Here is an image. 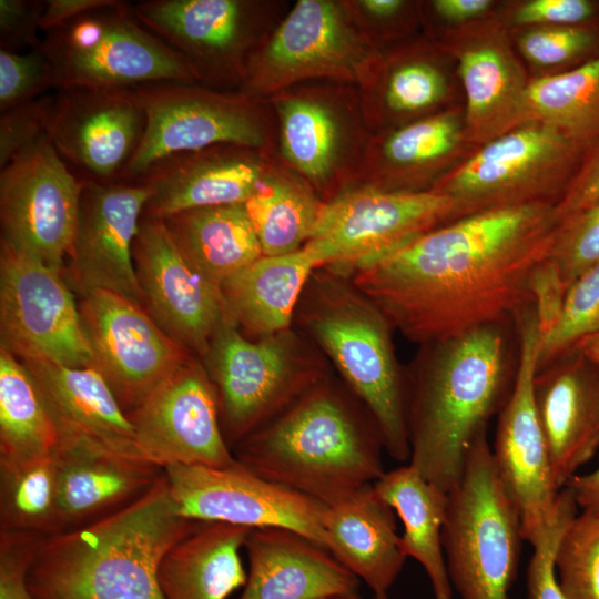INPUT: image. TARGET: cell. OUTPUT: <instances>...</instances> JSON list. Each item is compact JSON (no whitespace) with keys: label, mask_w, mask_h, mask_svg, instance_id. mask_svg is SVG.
I'll list each match as a JSON object with an SVG mask.
<instances>
[{"label":"cell","mask_w":599,"mask_h":599,"mask_svg":"<svg viewBox=\"0 0 599 599\" xmlns=\"http://www.w3.org/2000/svg\"><path fill=\"white\" fill-rule=\"evenodd\" d=\"M554 203L478 212L346 272L394 331L424 345L507 323L532 304L529 278L549 257Z\"/></svg>","instance_id":"6da1fadb"},{"label":"cell","mask_w":599,"mask_h":599,"mask_svg":"<svg viewBox=\"0 0 599 599\" xmlns=\"http://www.w3.org/2000/svg\"><path fill=\"white\" fill-rule=\"evenodd\" d=\"M505 325L420 345L405 374L408 463L445 493L459 481L470 446L511 393Z\"/></svg>","instance_id":"7a4b0ae2"},{"label":"cell","mask_w":599,"mask_h":599,"mask_svg":"<svg viewBox=\"0 0 599 599\" xmlns=\"http://www.w3.org/2000/svg\"><path fill=\"white\" fill-rule=\"evenodd\" d=\"M199 522L179 515L163 471L120 509L45 537L29 567L28 588L35 599H164L160 562Z\"/></svg>","instance_id":"3957f363"},{"label":"cell","mask_w":599,"mask_h":599,"mask_svg":"<svg viewBox=\"0 0 599 599\" xmlns=\"http://www.w3.org/2000/svg\"><path fill=\"white\" fill-rule=\"evenodd\" d=\"M250 471L335 505L384 474V444L363 404L331 375L233 449Z\"/></svg>","instance_id":"277c9868"},{"label":"cell","mask_w":599,"mask_h":599,"mask_svg":"<svg viewBox=\"0 0 599 599\" xmlns=\"http://www.w3.org/2000/svg\"><path fill=\"white\" fill-rule=\"evenodd\" d=\"M293 326L331 362L345 386L367 409L385 453L408 463L405 373L396 358L390 323L351 276L317 267L298 300Z\"/></svg>","instance_id":"5b68a950"},{"label":"cell","mask_w":599,"mask_h":599,"mask_svg":"<svg viewBox=\"0 0 599 599\" xmlns=\"http://www.w3.org/2000/svg\"><path fill=\"white\" fill-rule=\"evenodd\" d=\"M204 361L231 449L329 375L328 361L294 326L250 339L229 315Z\"/></svg>","instance_id":"8992f818"},{"label":"cell","mask_w":599,"mask_h":599,"mask_svg":"<svg viewBox=\"0 0 599 599\" xmlns=\"http://www.w3.org/2000/svg\"><path fill=\"white\" fill-rule=\"evenodd\" d=\"M447 495L441 539L453 589L460 599H509L524 539L487 432L470 446L463 475Z\"/></svg>","instance_id":"52a82bcc"},{"label":"cell","mask_w":599,"mask_h":599,"mask_svg":"<svg viewBox=\"0 0 599 599\" xmlns=\"http://www.w3.org/2000/svg\"><path fill=\"white\" fill-rule=\"evenodd\" d=\"M585 153L552 126L529 121L476 148L429 191L453 202L451 221L498 207L556 204Z\"/></svg>","instance_id":"ba28073f"},{"label":"cell","mask_w":599,"mask_h":599,"mask_svg":"<svg viewBox=\"0 0 599 599\" xmlns=\"http://www.w3.org/2000/svg\"><path fill=\"white\" fill-rule=\"evenodd\" d=\"M41 48L53 68L57 91L197 83L184 58L144 28L126 1L45 32Z\"/></svg>","instance_id":"9c48e42d"},{"label":"cell","mask_w":599,"mask_h":599,"mask_svg":"<svg viewBox=\"0 0 599 599\" xmlns=\"http://www.w3.org/2000/svg\"><path fill=\"white\" fill-rule=\"evenodd\" d=\"M282 162L306 180L324 203L356 182L372 138L358 88L307 81L267 98Z\"/></svg>","instance_id":"30bf717a"},{"label":"cell","mask_w":599,"mask_h":599,"mask_svg":"<svg viewBox=\"0 0 599 599\" xmlns=\"http://www.w3.org/2000/svg\"><path fill=\"white\" fill-rule=\"evenodd\" d=\"M134 89L145 111L146 128L118 183L136 182L169 155L215 144L277 152L276 121L267 99L199 83L161 82Z\"/></svg>","instance_id":"8fae6325"},{"label":"cell","mask_w":599,"mask_h":599,"mask_svg":"<svg viewBox=\"0 0 599 599\" xmlns=\"http://www.w3.org/2000/svg\"><path fill=\"white\" fill-rule=\"evenodd\" d=\"M292 4L278 0H142L138 21L175 50L199 84L241 90L251 57Z\"/></svg>","instance_id":"7c38bea8"},{"label":"cell","mask_w":599,"mask_h":599,"mask_svg":"<svg viewBox=\"0 0 599 599\" xmlns=\"http://www.w3.org/2000/svg\"><path fill=\"white\" fill-rule=\"evenodd\" d=\"M380 55L345 0H297L251 57L241 90L267 99L307 81L359 87Z\"/></svg>","instance_id":"4fadbf2b"},{"label":"cell","mask_w":599,"mask_h":599,"mask_svg":"<svg viewBox=\"0 0 599 599\" xmlns=\"http://www.w3.org/2000/svg\"><path fill=\"white\" fill-rule=\"evenodd\" d=\"M514 321L518 359L511 393L499 412L491 454L518 511L522 539L531 544L557 520L564 494L555 479L535 402L542 336L534 304L522 308Z\"/></svg>","instance_id":"5bb4252c"},{"label":"cell","mask_w":599,"mask_h":599,"mask_svg":"<svg viewBox=\"0 0 599 599\" xmlns=\"http://www.w3.org/2000/svg\"><path fill=\"white\" fill-rule=\"evenodd\" d=\"M454 205L434 191L354 185L324 203L305 244L321 266L351 271L400 250L453 220Z\"/></svg>","instance_id":"9a60e30c"},{"label":"cell","mask_w":599,"mask_h":599,"mask_svg":"<svg viewBox=\"0 0 599 599\" xmlns=\"http://www.w3.org/2000/svg\"><path fill=\"white\" fill-rule=\"evenodd\" d=\"M82 186L42 135L0 171L1 243L61 271L75 233Z\"/></svg>","instance_id":"2e32d148"},{"label":"cell","mask_w":599,"mask_h":599,"mask_svg":"<svg viewBox=\"0 0 599 599\" xmlns=\"http://www.w3.org/2000/svg\"><path fill=\"white\" fill-rule=\"evenodd\" d=\"M1 345L18 358L93 366L80 309L60 271L1 243Z\"/></svg>","instance_id":"e0dca14e"},{"label":"cell","mask_w":599,"mask_h":599,"mask_svg":"<svg viewBox=\"0 0 599 599\" xmlns=\"http://www.w3.org/2000/svg\"><path fill=\"white\" fill-rule=\"evenodd\" d=\"M79 309L93 366L126 414L193 358L143 306L122 295L95 290L82 296Z\"/></svg>","instance_id":"ac0fdd59"},{"label":"cell","mask_w":599,"mask_h":599,"mask_svg":"<svg viewBox=\"0 0 599 599\" xmlns=\"http://www.w3.org/2000/svg\"><path fill=\"white\" fill-rule=\"evenodd\" d=\"M180 516L195 521L294 530L325 548L322 502L270 481L238 461L227 468L172 465L163 469Z\"/></svg>","instance_id":"d6986e66"},{"label":"cell","mask_w":599,"mask_h":599,"mask_svg":"<svg viewBox=\"0 0 599 599\" xmlns=\"http://www.w3.org/2000/svg\"><path fill=\"white\" fill-rule=\"evenodd\" d=\"M128 416L140 455L161 469L237 464L223 435L215 388L204 364L194 357Z\"/></svg>","instance_id":"ffe728a7"},{"label":"cell","mask_w":599,"mask_h":599,"mask_svg":"<svg viewBox=\"0 0 599 599\" xmlns=\"http://www.w3.org/2000/svg\"><path fill=\"white\" fill-rule=\"evenodd\" d=\"M146 128L135 89L58 90L47 136L82 182L118 183Z\"/></svg>","instance_id":"44dd1931"},{"label":"cell","mask_w":599,"mask_h":599,"mask_svg":"<svg viewBox=\"0 0 599 599\" xmlns=\"http://www.w3.org/2000/svg\"><path fill=\"white\" fill-rule=\"evenodd\" d=\"M434 42L456 63L470 146H481L529 122L530 79L514 52L504 22L486 17L451 27Z\"/></svg>","instance_id":"7402d4cb"},{"label":"cell","mask_w":599,"mask_h":599,"mask_svg":"<svg viewBox=\"0 0 599 599\" xmlns=\"http://www.w3.org/2000/svg\"><path fill=\"white\" fill-rule=\"evenodd\" d=\"M132 255L146 312L170 337L204 358L227 316L221 290L192 267L162 219L142 215Z\"/></svg>","instance_id":"603a6c76"},{"label":"cell","mask_w":599,"mask_h":599,"mask_svg":"<svg viewBox=\"0 0 599 599\" xmlns=\"http://www.w3.org/2000/svg\"><path fill=\"white\" fill-rule=\"evenodd\" d=\"M150 196L143 184L83 182L68 254L82 296L103 290L144 307L132 247Z\"/></svg>","instance_id":"cb8c5ba5"},{"label":"cell","mask_w":599,"mask_h":599,"mask_svg":"<svg viewBox=\"0 0 599 599\" xmlns=\"http://www.w3.org/2000/svg\"><path fill=\"white\" fill-rule=\"evenodd\" d=\"M276 154L222 143L161 159L134 182L151 191L143 214L164 219L192 209L244 204Z\"/></svg>","instance_id":"d4e9b609"},{"label":"cell","mask_w":599,"mask_h":599,"mask_svg":"<svg viewBox=\"0 0 599 599\" xmlns=\"http://www.w3.org/2000/svg\"><path fill=\"white\" fill-rule=\"evenodd\" d=\"M457 106L372 134L354 185L424 192L458 165L466 148ZM353 185V186H354Z\"/></svg>","instance_id":"484cf974"},{"label":"cell","mask_w":599,"mask_h":599,"mask_svg":"<svg viewBox=\"0 0 599 599\" xmlns=\"http://www.w3.org/2000/svg\"><path fill=\"white\" fill-rule=\"evenodd\" d=\"M593 366L581 352H570L535 376L536 408L560 489L599 449V370Z\"/></svg>","instance_id":"4316f807"},{"label":"cell","mask_w":599,"mask_h":599,"mask_svg":"<svg viewBox=\"0 0 599 599\" xmlns=\"http://www.w3.org/2000/svg\"><path fill=\"white\" fill-rule=\"evenodd\" d=\"M55 423L59 441L142 458L128 414L94 367H70L44 358H26Z\"/></svg>","instance_id":"83f0119b"},{"label":"cell","mask_w":599,"mask_h":599,"mask_svg":"<svg viewBox=\"0 0 599 599\" xmlns=\"http://www.w3.org/2000/svg\"><path fill=\"white\" fill-rule=\"evenodd\" d=\"M246 582L238 599H328L358 591L359 579L326 548L294 530L251 529Z\"/></svg>","instance_id":"f1b7e54d"},{"label":"cell","mask_w":599,"mask_h":599,"mask_svg":"<svg viewBox=\"0 0 599 599\" xmlns=\"http://www.w3.org/2000/svg\"><path fill=\"white\" fill-rule=\"evenodd\" d=\"M445 58L434 41L424 39L382 51L367 79L357 87L373 134L445 109L451 97Z\"/></svg>","instance_id":"f546056e"},{"label":"cell","mask_w":599,"mask_h":599,"mask_svg":"<svg viewBox=\"0 0 599 599\" xmlns=\"http://www.w3.org/2000/svg\"><path fill=\"white\" fill-rule=\"evenodd\" d=\"M54 456L61 532L91 524L128 505L163 473L144 459L75 443H58Z\"/></svg>","instance_id":"4dcf8cb0"},{"label":"cell","mask_w":599,"mask_h":599,"mask_svg":"<svg viewBox=\"0 0 599 599\" xmlns=\"http://www.w3.org/2000/svg\"><path fill=\"white\" fill-rule=\"evenodd\" d=\"M323 530L325 548L369 588L373 599H389L407 557L396 514L374 485L326 507Z\"/></svg>","instance_id":"1f68e13d"},{"label":"cell","mask_w":599,"mask_h":599,"mask_svg":"<svg viewBox=\"0 0 599 599\" xmlns=\"http://www.w3.org/2000/svg\"><path fill=\"white\" fill-rule=\"evenodd\" d=\"M317 267L321 263L306 245L290 254L263 255L222 285L227 315L250 339L292 327L301 294Z\"/></svg>","instance_id":"d6a6232c"},{"label":"cell","mask_w":599,"mask_h":599,"mask_svg":"<svg viewBox=\"0 0 599 599\" xmlns=\"http://www.w3.org/2000/svg\"><path fill=\"white\" fill-rule=\"evenodd\" d=\"M250 528L200 521L173 545L159 566L164 599H226L243 588L247 572L240 551Z\"/></svg>","instance_id":"836d02e7"},{"label":"cell","mask_w":599,"mask_h":599,"mask_svg":"<svg viewBox=\"0 0 599 599\" xmlns=\"http://www.w3.org/2000/svg\"><path fill=\"white\" fill-rule=\"evenodd\" d=\"M162 220L192 267L220 290L264 255L244 204L192 209Z\"/></svg>","instance_id":"e575fe53"},{"label":"cell","mask_w":599,"mask_h":599,"mask_svg":"<svg viewBox=\"0 0 599 599\" xmlns=\"http://www.w3.org/2000/svg\"><path fill=\"white\" fill-rule=\"evenodd\" d=\"M376 493L394 509L403 524L400 545L405 556L418 561L435 599H453L443 548V526L448 495L406 463L374 484Z\"/></svg>","instance_id":"d590c367"},{"label":"cell","mask_w":599,"mask_h":599,"mask_svg":"<svg viewBox=\"0 0 599 599\" xmlns=\"http://www.w3.org/2000/svg\"><path fill=\"white\" fill-rule=\"evenodd\" d=\"M324 202L276 154L244 203L264 255L301 250L312 236Z\"/></svg>","instance_id":"8d00e7d4"},{"label":"cell","mask_w":599,"mask_h":599,"mask_svg":"<svg viewBox=\"0 0 599 599\" xmlns=\"http://www.w3.org/2000/svg\"><path fill=\"white\" fill-rule=\"evenodd\" d=\"M59 434L32 374L0 346V458L30 461L54 453Z\"/></svg>","instance_id":"74e56055"},{"label":"cell","mask_w":599,"mask_h":599,"mask_svg":"<svg viewBox=\"0 0 599 599\" xmlns=\"http://www.w3.org/2000/svg\"><path fill=\"white\" fill-rule=\"evenodd\" d=\"M527 108L529 121L552 126L587 152L599 140V54L530 79Z\"/></svg>","instance_id":"f35d334b"},{"label":"cell","mask_w":599,"mask_h":599,"mask_svg":"<svg viewBox=\"0 0 599 599\" xmlns=\"http://www.w3.org/2000/svg\"><path fill=\"white\" fill-rule=\"evenodd\" d=\"M0 531L61 532L54 453L30 461L0 458Z\"/></svg>","instance_id":"ab89813d"},{"label":"cell","mask_w":599,"mask_h":599,"mask_svg":"<svg viewBox=\"0 0 599 599\" xmlns=\"http://www.w3.org/2000/svg\"><path fill=\"white\" fill-rule=\"evenodd\" d=\"M555 564L566 599H599V514L582 510L571 519Z\"/></svg>","instance_id":"60d3db41"},{"label":"cell","mask_w":599,"mask_h":599,"mask_svg":"<svg viewBox=\"0 0 599 599\" xmlns=\"http://www.w3.org/2000/svg\"><path fill=\"white\" fill-rule=\"evenodd\" d=\"M599 334V260L569 286L556 327L541 338L538 369Z\"/></svg>","instance_id":"b9f144b4"},{"label":"cell","mask_w":599,"mask_h":599,"mask_svg":"<svg viewBox=\"0 0 599 599\" xmlns=\"http://www.w3.org/2000/svg\"><path fill=\"white\" fill-rule=\"evenodd\" d=\"M597 33L586 26L528 27L516 38L520 54L542 69L570 64L590 57L598 47Z\"/></svg>","instance_id":"7bdbcfd3"},{"label":"cell","mask_w":599,"mask_h":599,"mask_svg":"<svg viewBox=\"0 0 599 599\" xmlns=\"http://www.w3.org/2000/svg\"><path fill=\"white\" fill-rule=\"evenodd\" d=\"M55 89L53 68L41 45L27 52L0 49V112Z\"/></svg>","instance_id":"ee69618b"},{"label":"cell","mask_w":599,"mask_h":599,"mask_svg":"<svg viewBox=\"0 0 599 599\" xmlns=\"http://www.w3.org/2000/svg\"><path fill=\"white\" fill-rule=\"evenodd\" d=\"M549 258L568 286L599 260V201L559 223Z\"/></svg>","instance_id":"f6af8a7d"},{"label":"cell","mask_w":599,"mask_h":599,"mask_svg":"<svg viewBox=\"0 0 599 599\" xmlns=\"http://www.w3.org/2000/svg\"><path fill=\"white\" fill-rule=\"evenodd\" d=\"M564 500L557 520L530 545L534 547L527 569L528 599H566L556 572V551L560 538L577 515V504L568 487L562 488Z\"/></svg>","instance_id":"bcb514c9"},{"label":"cell","mask_w":599,"mask_h":599,"mask_svg":"<svg viewBox=\"0 0 599 599\" xmlns=\"http://www.w3.org/2000/svg\"><path fill=\"white\" fill-rule=\"evenodd\" d=\"M361 31L379 49L407 35L419 17L416 4L405 0H345Z\"/></svg>","instance_id":"7dc6e473"},{"label":"cell","mask_w":599,"mask_h":599,"mask_svg":"<svg viewBox=\"0 0 599 599\" xmlns=\"http://www.w3.org/2000/svg\"><path fill=\"white\" fill-rule=\"evenodd\" d=\"M54 94H44L0 112V170L47 134Z\"/></svg>","instance_id":"c3c4849f"},{"label":"cell","mask_w":599,"mask_h":599,"mask_svg":"<svg viewBox=\"0 0 599 599\" xmlns=\"http://www.w3.org/2000/svg\"><path fill=\"white\" fill-rule=\"evenodd\" d=\"M44 538L34 532L0 531V599H35L27 575Z\"/></svg>","instance_id":"681fc988"},{"label":"cell","mask_w":599,"mask_h":599,"mask_svg":"<svg viewBox=\"0 0 599 599\" xmlns=\"http://www.w3.org/2000/svg\"><path fill=\"white\" fill-rule=\"evenodd\" d=\"M44 6L42 0H0V49L22 52L40 47Z\"/></svg>","instance_id":"f907efd6"},{"label":"cell","mask_w":599,"mask_h":599,"mask_svg":"<svg viewBox=\"0 0 599 599\" xmlns=\"http://www.w3.org/2000/svg\"><path fill=\"white\" fill-rule=\"evenodd\" d=\"M596 13L588 0H529L516 6L510 21L520 28L582 26Z\"/></svg>","instance_id":"816d5d0a"},{"label":"cell","mask_w":599,"mask_h":599,"mask_svg":"<svg viewBox=\"0 0 599 599\" xmlns=\"http://www.w3.org/2000/svg\"><path fill=\"white\" fill-rule=\"evenodd\" d=\"M568 288L559 268L549 257L534 268L529 278V292L542 337L558 324Z\"/></svg>","instance_id":"f5cc1de1"},{"label":"cell","mask_w":599,"mask_h":599,"mask_svg":"<svg viewBox=\"0 0 599 599\" xmlns=\"http://www.w3.org/2000/svg\"><path fill=\"white\" fill-rule=\"evenodd\" d=\"M599 201V140L585 153L576 173L555 204L560 222Z\"/></svg>","instance_id":"db71d44e"},{"label":"cell","mask_w":599,"mask_h":599,"mask_svg":"<svg viewBox=\"0 0 599 599\" xmlns=\"http://www.w3.org/2000/svg\"><path fill=\"white\" fill-rule=\"evenodd\" d=\"M119 0H45L40 22L42 31L48 32L100 8L110 7Z\"/></svg>","instance_id":"11a10c76"},{"label":"cell","mask_w":599,"mask_h":599,"mask_svg":"<svg viewBox=\"0 0 599 599\" xmlns=\"http://www.w3.org/2000/svg\"><path fill=\"white\" fill-rule=\"evenodd\" d=\"M429 3L432 12L451 27L484 19L495 6L491 0H434Z\"/></svg>","instance_id":"9f6ffc18"},{"label":"cell","mask_w":599,"mask_h":599,"mask_svg":"<svg viewBox=\"0 0 599 599\" xmlns=\"http://www.w3.org/2000/svg\"><path fill=\"white\" fill-rule=\"evenodd\" d=\"M565 487L572 493L578 508L599 514V465L592 471L577 474Z\"/></svg>","instance_id":"6f0895ef"},{"label":"cell","mask_w":599,"mask_h":599,"mask_svg":"<svg viewBox=\"0 0 599 599\" xmlns=\"http://www.w3.org/2000/svg\"><path fill=\"white\" fill-rule=\"evenodd\" d=\"M578 349L596 366L599 367V334L583 341Z\"/></svg>","instance_id":"680465c9"},{"label":"cell","mask_w":599,"mask_h":599,"mask_svg":"<svg viewBox=\"0 0 599 599\" xmlns=\"http://www.w3.org/2000/svg\"><path fill=\"white\" fill-rule=\"evenodd\" d=\"M328 599H364L358 591L343 593L338 596L331 597Z\"/></svg>","instance_id":"91938a15"}]
</instances>
